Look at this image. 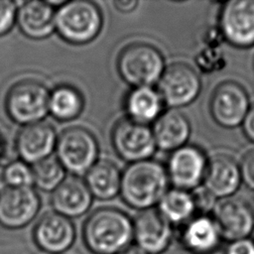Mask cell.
Returning a JSON list of instances; mask_svg holds the SVG:
<instances>
[{"instance_id": "6da1fadb", "label": "cell", "mask_w": 254, "mask_h": 254, "mask_svg": "<svg viewBox=\"0 0 254 254\" xmlns=\"http://www.w3.org/2000/svg\"><path fill=\"white\" fill-rule=\"evenodd\" d=\"M82 241L91 254H118L133 241V220L115 207L93 210L82 225Z\"/></svg>"}, {"instance_id": "7a4b0ae2", "label": "cell", "mask_w": 254, "mask_h": 254, "mask_svg": "<svg viewBox=\"0 0 254 254\" xmlns=\"http://www.w3.org/2000/svg\"><path fill=\"white\" fill-rule=\"evenodd\" d=\"M166 167L156 160L129 164L121 176L120 194L130 207L140 211L153 208L169 190Z\"/></svg>"}, {"instance_id": "3957f363", "label": "cell", "mask_w": 254, "mask_h": 254, "mask_svg": "<svg viewBox=\"0 0 254 254\" xmlns=\"http://www.w3.org/2000/svg\"><path fill=\"white\" fill-rule=\"evenodd\" d=\"M103 23L99 7L91 1L74 0L64 2L55 16V31L65 42L84 45L93 41Z\"/></svg>"}, {"instance_id": "277c9868", "label": "cell", "mask_w": 254, "mask_h": 254, "mask_svg": "<svg viewBox=\"0 0 254 254\" xmlns=\"http://www.w3.org/2000/svg\"><path fill=\"white\" fill-rule=\"evenodd\" d=\"M116 66L121 78L132 88L153 86L166 68L160 50L145 42H135L124 47L118 55Z\"/></svg>"}, {"instance_id": "5b68a950", "label": "cell", "mask_w": 254, "mask_h": 254, "mask_svg": "<svg viewBox=\"0 0 254 254\" xmlns=\"http://www.w3.org/2000/svg\"><path fill=\"white\" fill-rule=\"evenodd\" d=\"M57 159L72 176L85 175L97 162L99 147L94 135L86 128L73 126L64 129L57 139Z\"/></svg>"}, {"instance_id": "8992f818", "label": "cell", "mask_w": 254, "mask_h": 254, "mask_svg": "<svg viewBox=\"0 0 254 254\" xmlns=\"http://www.w3.org/2000/svg\"><path fill=\"white\" fill-rule=\"evenodd\" d=\"M50 91L34 79H24L13 84L5 97V109L11 120L21 125L43 121L49 113Z\"/></svg>"}, {"instance_id": "52a82bcc", "label": "cell", "mask_w": 254, "mask_h": 254, "mask_svg": "<svg viewBox=\"0 0 254 254\" xmlns=\"http://www.w3.org/2000/svg\"><path fill=\"white\" fill-rule=\"evenodd\" d=\"M251 105L246 88L232 79L219 82L212 90L208 103L212 120L226 129L241 126Z\"/></svg>"}, {"instance_id": "ba28073f", "label": "cell", "mask_w": 254, "mask_h": 254, "mask_svg": "<svg viewBox=\"0 0 254 254\" xmlns=\"http://www.w3.org/2000/svg\"><path fill=\"white\" fill-rule=\"evenodd\" d=\"M111 143L118 157L130 164L151 159L157 150L152 128L128 117L114 124Z\"/></svg>"}, {"instance_id": "9c48e42d", "label": "cell", "mask_w": 254, "mask_h": 254, "mask_svg": "<svg viewBox=\"0 0 254 254\" xmlns=\"http://www.w3.org/2000/svg\"><path fill=\"white\" fill-rule=\"evenodd\" d=\"M157 86L164 104L177 109L197 98L201 90V79L191 65L174 63L165 68Z\"/></svg>"}, {"instance_id": "30bf717a", "label": "cell", "mask_w": 254, "mask_h": 254, "mask_svg": "<svg viewBox=\"0 0 254 254\" xmlns=\"http://www.w3.org/2000/svg\"><path fill=\"white\" fill-rule=\"evenodd\" d=\"M217 28L224 42L238 49L254 46V0L224 2L218 14Z\"/></svg>"}, {"instance_id": "8fae6325", "label": "cell", "mask_w": 254, "mask_h": 254, "mask_svg": "<svg viewBox=\"0 0 254 254\" xmlns=\"http://www.w3.org/2000/svg\"><path fill=\"white\" fill-rule=\"evenodd\" d=\"M208 158L197 146L185 145L173 152L166 167L170 183L176 189L192 191L202 185Z\"/></svg>"}, {"instance_id": "7c38bea8", "label": "cell", "mask_w": 254, "mask_h": 254, "mask_svg": "<svg viewBox=\"0 0 254 254\" xmlns=\"http://www.w3.org/2000/svg\"><path fill=\"white\" fill-rule=\"evenodd\" d=\"M40 207V196L32 187H6L0 191V225L7 229L23 228L35 219Z\"/></svg>"}, {"instance_id": "4fadbf2b", "label": "cell", "mask_w": 254, "mask_h": 254, "mask_svg": "<svg viewBox=\"0 0 254 254\" xmlns=\"http://www.w3.org/2000/svg\"><path fill=\"white\" fill-rule=\"evenodd\" d=\"M211 216L222 240L228 242L247 238L254 231V214L250 204L240 197L230 196L216 201Z\"/></svg>"}, {"instance_id": "5bb4252c", "label": "cell", "mask_w": 254, "mask_h": 254, "mask_svg": "<svg viewBox=\"0 0 254 254\" xmlns=\"http://www.w3.org/2000/svg\"><path fill=\"white\" fill-rule=\"evenodd\" d=\"M174 237L173 225L157 208L140 211L133 220V240L135 245L147 254H163Z\"/></svg>"}, {"instance_id": "9a60e30c", "label": "cell", "mask_w": 254, "mask_h": 254, "mask_svg": "<svg viewBox=\"0 0 254 254\" xmlns=\"http://www.w3.org/2000/svg\"><path fill=\"white\" fill-rule=\"evenodd\" d=\"M32 236L41 251L47 254H63L73 245L76 230L69 218L51 211L37 221Z\"/></svg>"}, {"instance_id": "2e32d148", "label": "cell", "mask_w": 254, "mask_h": 254, "mask_svg": "<svg viewBox=\"0 0 254 254\" xmlns=\"http://www.w3.org/2000/svg\"><path fill=\"white\" fill-rule=\"evenodd\" d=\"M241 184L240 166L233 157L216 153L208 158L201 186L217 200L233 196Z\"/></svg>"}, {"instance_id": "e0dca14e", "label": "cell", "mask_w": 254, "mask_h": 254, "mask_svg": "<svg viewBox=\"0 0 254 254\" xmlns=\"http://www.w3.org/2000/svg\"><path fill=\"white\" fill-rule=\"evenodd\" d=\"M57 139L54 127L46 121H40L22 126L16 137L15 148L20 160L34 165L51 157L56 150Z\"/></svg>"}, {"instance_id": "ac0fdd59", "label": "cell", "mask_w": 254, "mask_h": 254, "mask_svg": "<svg viewBox=\"0 0 254 254\" xmlns=\"http://www.w3.org/2000/svg\"><path fill=\"white\" fill-rule=\"evenodd\" d=\"M178 239L190 254H212L218 249L222 237L211 215L196 214L181 226Z\"/></svg>"}, {"instance_id": "d6986e66", "label": "cell", "mask_w": 254, "mask_h": 254, "mask_svg": "<svg viewBox=\"0 0 254 254\" xmlns=\"http://www.w3.org/2000/svg\"><path fill=\"white\" fill-rule=\"evenodd\" d=\"M92 198L82 179L68 176L52 192L51 204L55 212L70 219L86 213L91 206Z\"/></svg>"}, {"instance_id": "ffe728a7", "label": "cell", "mask_w": 254, "mask_h": 254, "mask_svg": "<svg viewBox=\"0 0 254 254\" xmlns=\"http://www.w3.org/2000/svg\"><path fill=\"white\" fill-rule=\"evenodd\" d=\"M56 10L50 2L32 0L18 9L16 22L23 35L33 40H42L55 31Z\"/></svg>"}, {"instance_id": "44dd1931", "label": "cell", "mask_w": 254, "mask_h": 254, "mask_svg": "<svg viewBox=\"0 0 254 254\" xmlns=\"http://www.w3.org/2000/svg\"><path fill=\"white\" fill-rule=\"evenodd\" d=\"M157 148L173 152L185 145L190 135L188 117L178 109H169L155 120L152 128Z\"/></svg>"}, {"instance_id": "7402d4cb", "label": "cell", "mask_w": 254, "mask_h": 254, "mask_svg": "<svg viewBox=\"0 0 254 254\" xmlns=\"http://www.w3.org/2000/svg\"><path fill=\"white\" fill-rule=\"evenodd\" d=\"M164 102L153 86L133 87L125 96L124 109L128 118L148 125L163 113Z\"/></svg>"}, {"instance_id": "603a6c76", "label": "cell", "mask_w": 254, "mask_h": 254, "mask_svg": "<svg viewBox=\"0 0 254 254\" xmlns=\"http://www.w3.org/2000/svg\"><path fill=\"white\" fill-rule=\"evenodd\" d=\"M84 176V182L93 197L108 200L120 193L122 173L112 161L97 160Z\"/></svg>"}, {"instance_id": "cb8c5ba5", "label": "cell", "mask_w": 254, "mask_h": 254, "mask_svg": "<svg viewBox=\"0 0 254 254\" xmlns=\"http://www.w3.org/2000/svg\"><path fill=\"white\" fill-rule=\"evenodd\" d=\"M157 209L173 226H182L197 214L191 191L176 188L166 191L157 204Z\"/></svg>"}, {"instance_id": "d4e9b609", "label": "cell", "mask_w": 254, "mask_h": 254, "mask_svg": "<svg viewBox=\"0 0 254 254\" xmlns=\"http://www.w3.org/2000/svg\"><path fill=\"white\" fill-rule=\"evenodd\" d=\"M84 107L82 94L73 86L63 84L50 91L49 113L62 122L78 117Z\"/></svg>"}, {"instance_id": "484cf974", "label": "cell", "mask_w": 254, "mask_h": 254, "mask_svg": "<svg viewBox=\"0 0 254 254\" xmlns=\"http://www.w3.org/2000/svg\"><path fill=\"white\" fill-rule=\"evenodd\" d=\"M34 185L41 190L54 191L65 179V170L56 157L32 165Z\"/></svg>"}, {"instance_id": "4316f807", "label": "cell", "mask_w": 254, "mask_h": 254, "mask_svg": "<svg viewBox=\"0 0 254 254\" xmlns=\"http://www.w3.org/2000/svg\"><path fill=\"white\" fill-rule=\"evenodd\" d=\"M2 180L9 188H27L34 185L32 167L22 160L7 164L2 171Z\"/></svg>"}, {"instance_id": "83f0119b", "label": "cell", "mask_w": 254, "mask_h": 254, "mask_svg": "<svg viewBox=\"0 0 254 254\" xmlns=\"http://www.w3.org/2000/svg\"><path fill=\"white\" fill-rule=\"evenodd\" d=\"M197 67L205 73L216 72L226 65V60L221 50V46L203 44L194 57Z\"/></svg>"}, {"instance_id": "f1b7e54d", "label": "cell", "mask_w": 254, "mask_h": 254, "mask_svg": "<svg viewBox=\"0 0 254 254\" xmlns=\"http://www.w3.org/2000/svg\"><path fill=\"white\" fill-rule=\"evenodd\" d=\"M17 9L15 2L0 0V37L6 35L14 26Z\"/></svg>"}, {"instance_id": "f546056e", "label": "cell", "mask_w": 254, "mask_h": 254, "mask_svg": "<svg viewBox=\"0 0 254 254\" xmlns=\"http://www.w3.org/2000/svg\"><path fill=\"white\" fill-rule=\"evenodd\" d=\"M194 198L197 214H208L212 211L217 199L211 195L202 186L191 191Z\"/></svg>"}, {"instance_id": "4dcf8cb0", "label": "cell", "mask_w": 254, "mask_h": 254, "mask_svg": "<svg viewBox=\"0 0 254 254\" xmlns=\"http://www.w3.org/2000/svg\"><path fill=\"white\" fill-rule=\"evenodd\" d=\"M242 183L254 191V149L246 152L239 163Z\"/></svg>"}, {"instance_id": "1f68e13d", "label": "cell", "mask_w": 254, "mask_h": 254, "mask_svg": "<svg viewBox=\"0 0 254 254\" xmlns=\"http://www.w3.org/2000/svg\"><path fill=\"white\" fill-rule=\"evenodd\" d=\"M224 254H254V240L250 237L228 243Z\"/></svg>"}, {"instance_id": "d6a6232c", "label": "cell", "mask_w": 254, "mask_h": 254, "mask_svg": "<svg viewBox=\"0 0 254 254\" xmlns=\"http://www.w3.org/2000/svg\"><path fill=\"white\" fill-rule=\"evenodd\" d=\"M242 132L245 138L254 144V104L251 105L247 115L241 124Z\"/></svg>"}, {"instance_id": "836d02e7", "label": "cell", "mask_w": 254, "mask_h": 254, "mask_svg": "<svg viewBox=\"0 0 254 254\" xmlns=\"http://www.w3.org/2000/svg\"><path fill=\"white\" fill-rule=\"evenodd\" d=\"M137 5H138V2L135 0H118L114 2L115 8L118 11L124 12V13L133 11Z\"/></svg>"}, {"instance_id": "e575fe53", "label": "cell", "mask_w": 254, "mask_h": 254, "mask_svg": "<svg viewBox=\"0 0 254 254\" xmlns=\"http://www.w3.org/2000/svg\"><path fill=\"white\" fill-rule=\"evenodd\" d=\"M118 254H147V253L143 251L141 248H139L137 245L131 244L130 246H128L126 249H124Z\"/></svg>"}, {"instance_id": "d590c367", "label": "cell", "mask_w": 254, "mask_h": 254, "mask_svg": "<svg viewBox=\"0 0 254 254\" xmlns=\"http://www.w3.org/2000/svg\"><path fill=\"white\" fill-rule=\"evenodd\" d=\"M2 155H3V142H2V139L0 137V159H1Z\"/></svg>"}, {"instance_id": "8d00e7d4", "label": "cell", "mask_w": 254, "mask_h": 254, "mask_svg": "<svg viewBox=\"0 0 254 254\" xmlns=\"http://www.w3.org/2000/svg\"><path fill=\"white\" fill-rule=\"evenodd\" d=\"M249 204H250V207H251V209H252V211H253V214H254V198H253L252 202H250Z\"/></svg>"}, {"instance_id": "74e56055", "label": "cell", "mask_w": 254, "mask_h": 254, "mask_svg": "<svg viewBox=\"0 0 254 254\" xmlns=\"http://www.w3.org/2000/svg\"><path fill=\"white\" fill-rule=\"evenodd\" d=\"M253 69H254V57H253Z\"/></svg>"}, {"instance_id": "f35d334b", "label": "cell", "mask_w": 254, "mask_h": 254, "mask_svg": "<svg viewBox=\"0 0 254 254\" xmlns=\"http://www.w3.org/2000/svg\"><path fill=\"white\" fill-rule=\"evenodd\" d=\"M171 254H179V253H176V252H174V253H171Z\"/></svg>"}, {"instance_id": "ab89813d", "label": "cell", "mask_w": 254, "mask_h": 254, "mask_svg": "<svg viewBox=\"0 0 254 254\" xmlns=\"http://www.w3.org/2000/svg\"><path fill=\"white\" fill-rule=\"evenodd\" d=\"M253 240H254V231H253Z\"/></svg>"}]
</instances>
